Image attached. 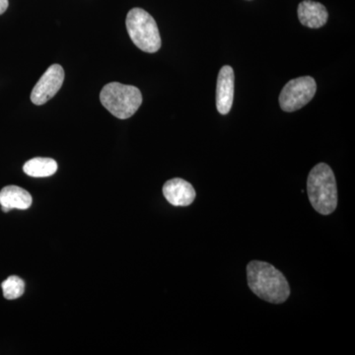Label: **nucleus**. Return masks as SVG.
Here are the masks:
<instances>
[{
  "instance_id": "obj_5",
  "label": "nucleus",
  "mask_w": 355,
  "mask_h": 355,
  "mask_svg": "<svg viewBox=\"0 0 355 355\" xmlns=\"http://www.w3.org/2000/svg\"><path fill=\"white\" fill-rule=\"evenodd\" d=\"M316 91L317 84L313 77L303 76L292 79L280 93V108L288 113L297 111L314 98Z\"/></svg>"
},
{
  "instance_id": "obj_11",
  "label": "nucleus",
  "mask_w": 355,
  "mask_h": 355,
  "mask_svg": "<svg viewBox=\"0 0 355 355\" xmlns=\"http://www.w3.org/2000/svg\"><path fill=\"white\" fill-rule=\"evenodd\" d=\"M23 171L30 177H50L58 171V163L51 158H33L25 163Z\"/></svg>"
},
{
  "instance_id": "obj_13",
  "label": "nucleus",
  "mask_w": 355,
  "mask_h": 355,
  "mask_svg": "<svg viewBox=\"0 0 355 355\" xmlns=\"http://www.w3.org/2000/svg\"><path fill=\"white\" fill-rule=\"evenodd\" d=\"M8 0H0V15L3 14L8 8Z\"/></svg>"
},
{
  "instance_id": "obj_1",
  "label": "nucleus",
  "mask_w": 355,
  "mask_h": 355,
  "mask_svg": "<svg viewBox=\"0 0 355 355\" xmlns=\"http://www.w3.org/2000/svg\"><path fill=\"white\" fill-rule=\"evenodd\" d=\"M247 280L253 293L272 304H282L291 296V287L284 273L266 261H250Z\"/></svg>"
},
{
  "instance_id": "obj_2",
  "label": "nucleus",
  "mask_w": 355,
  "mask_h": 355,
  "mask_svg": "<svg viewBox=\"0 0 355 355\" xmlns=\"http://www.w3.org/2000/svg\"><path fill=\"white\" fill-rule=\"evenodd\" d=\"M307 193L313 209L322 216H330L338 207V189L335 174L330 166L319 163L311 170Z\"/></svg>"
},
{
  "instance_id": "obj_3",
  "label": "nucleus",
  "mask_w": 355,
  "mask_h": 355,
  "mask_svg": "<svg viewBox=\"0 0 355 355\" xmlns=\"http://www.w3.org/2000/svg\"><path fill=\"white\" fill-rule=\"evenodd\" d=\"M100 101L116 118L127 120L141 106L142 94L135 86L111 83L103 87Z\"/></svg>"
},
{
  "instance_id": "obj_10",
  "label": "nucleus",
  "mask_w": 355,
  "mask_h": 355,
  "mask_svg": "<svg viewBox=\"0 0 355 355\" xmlns=\"http://www.w3.org/2000/svg\"><path fill=\"white\" fill-rule=\"evenodd\" d=\"M31 195L18 186H6L0 191V205L4 212L11 209H28L32 205Z\"/></svg>"
},
{
  "instance_id": "obj_12",
  "label": "nucleus",
  "mask_w": 355,
  "mask_h": 355,
  "mask_svg": "<svg viewBox=\"0 0 355 355\" xmlns=\"http://www.w3.org/2000/svg\"><path fill=\"white\" fill-rule=\"evenodd\" d=\"M3 291L4 297L8 300H14L21 297L25 292L24 280L16 275H11L8 279L4 280L1 284Z\"/></svg>"
},
{
  "instance_id": "obj_7",
  "label": "nucleus",
  "mask_w": 355,
  "mask_h": 355,
  "mask_svg": "<svg viewBox=\"0 0 355 355\" xmlns=\"http://www.w3.org/2000/svg\"><path fill=\"white\" fill-rule=\"evenodd\" d=\"M234 100V70L229 65L220 69L216 84V108L221 114H227Z\"/></svg>"
},
{
  "instance_id": "obj_6",
  "label": "nucleus",
  "mask_w": 355,
  "mask_h": 355,
  "mask_svg": "<svg viewBox=\"0 0 355 355\" xmlns=\"http://www.w3.org/2000/svg\"><path fill=\"white\" fill-rule=\"evenodd\" d=\"M64 81V70L62 65L53 64L46 69L38 83L33 88L31 101L37 106L50 101L55 97Z\"/></svg>"
},
{
  "instance_id": "obj_8",
  "label": "nucleus",
  "mask_w": 355,
  "mask_h": 355,
  "mask_svg": "<svg viewBox=\"0 0 355 355\" xmlns=\"http://www.w3.org/2000/svg\"><path fill=\"white\" fill-rule=\"evenodd\" d=\"M163 195L174 207H188L196 200V190L191 183L181 178H174L163 186Z\"/></svg>"
},
{
  "instance_id": "obj_9",
  "label": "nucleus",
  "mask_w": 355,
  "mask_h": 355,
  "mask_svg": "<svg viewBox=\"0 0 355 355\" xmlns=\"http://www.w3.org/2000/svg\"><path fill=\"white\" fill-rule=\"evenodd\" d=\"M298 18L301 24L318 29L326 24L329 13L323 4L312 0H304L298 6Z\"/></svg>"
},
{
  "instance_id": "obj_4",
  "label": "nucleus",
  "mask_w": 355,
  "mask_h": 355,
  "mask_svg": "<svg viewBox=\"0 0 355 355\" xmlns=\"http://www.w3.org/2000/svg\"><path fill=\"white\" fill-rule=\"evenodd\" d=\"M125 25L130 39L139 50L149 53L160 50V33L150 14L141 8H132L128 13Z\"/></svg>"
}]
</instances>
